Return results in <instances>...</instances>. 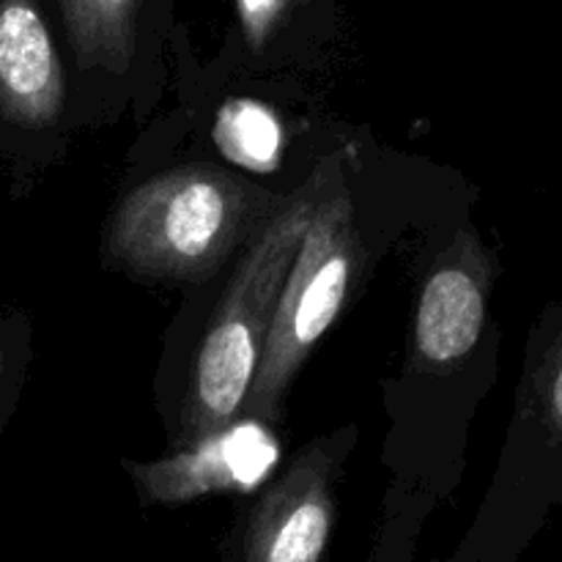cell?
<instances>
[{"instance_id": "cell-2", "label": "cell", "mask_w": 562, "mask_h": 562, "mask_svg": "<svg viewBox=\"0 0 562 562\" xmlns=\"http://www.w3.org/2000/svg\"><path fill=\"white\" fill-rule=\"evenodd\" d=\"M333 165H318L294 198L280 203L269 223L252 236L245 258L236 267L192 366L190 393L181 409L184 442L223 431L241 415L285 274L333 179Z\"/></svg>"}, {"instance_id": "cell-9", "label": "cell", "mask_w": 562, "mask_h": 562, "mask_svg": "<svg viewBox=\"0 0 562 562\" xmlns=\"http://www.w3.org/2000/svg\"><path fill=\"white\" fill-rule=\"evenodd\" d=\"M220 151L245 170L267 173L283 157V124L269 104L256 99H231L220 108L212 130Z\"/></svg>"}, {"instance_id": "cell-1", "label": "cell", "mask_w": 562, "mask_h": 562, "mask_svg": "<svg viewBox=\"0 0 562 562\" xmlns=\"http://www.w3.org/2000/svg\"><path fill=\"white\" fill-rule=\"evenodd\" d=\"M272 195L217 165L165 170L132 190L104 236L113 267L151 280H201L269 220Z\"/></svg>"}, {"instance_id": "cell-8", "label": "cell", "mask_w": 562, "mask_h": 562, "mask_svg": "<svg viewBox=\"0 0 562 562\" xmlns=\"http://www.w3.org/2000/svg\"><path fill=\"white\" fill-rule=\"evenodd\" d=\"M140 0H60L80 66L124 71L135 53Z\"/></svg>"}, {"instance_id": "cell-7", "label": "cell", "mask_w": 562, "mask_h": 562, "mask_svg": "<svg viewBox=\"0 0 562 562\" xmlns=\"http://www.w3.org/2000/svg\"><path fill=\"white\" fill-rule=\"evenodd\" d=\"M492 263L472 236H459L423 285L415 318L417 355L428 366H453L477 346L486 324Z\"/></svg>"}, {"instance_id": "cell-5", "label": "cell", "mask_w": 562, "mask_h": 562, "mask_svg": "<svg viewBox=\"0 0 562 562\" xmlns=\"http://www.w3.org/2000/svg\"><path fill=\"white\" fill-rule=\"evenodd\" d=\"M280 459L272 431L261 420L231 423L223 431L187 442V450L151 464H130L148 505H181L212 492H250Z\"/></svg>"}, {"instance_id": "cell-10", "label": "cell", "mask_w": 562, "mask_h": 562, "mask_svg": "<svg viewBox=\"0 0 562 562\" xmlns=\"http://www.w3.org/2000/svg\"><path fill=\"white\" fill-rule=\"evenodd\" d=\"M236 9L250 47L261 49L283 14L285 0H236Z\"/></svg>"}, {"instance_id": "cell-3", "label": "cell", "mask_w": 562, "mask_h": 562, "mask_svg": "<svg viewBox=\"0 0 562 562\" xmlns=\"http://www.w3.org/2000/svg\"><path fill=\"white\" fill-rule=\"evenodd\" d=\"M333 184L335 173L285 274L256 379L241 406L252 420H278L291 382L349 296L362 250L349 192L333 190Z\"/></svg>"}, {"instance_id": "cell-4", "label": "cell", "mask_w": 562, "mask_h": 562, "mask_svg": "<svg viewBox=\"0 0 562 562\" xmlns=\"http://www.w3.org/2000/svg\"><path fill=\"white\" fill-rule=\"evenodd\" d=\"M335 453L316 442L252 508L236 562H322L335 519Z\"/></svg>"}, {"instance_id": "cell-6", "label": "cell", "mask_w": 562, "mask_h": 562, "mask_svg": "<svg viewBox=\"0 0 562 562\" xmlns=\"http://www.w3.org/2000/svg\"><path fill=\"white\" fill-rule=\"evenodd\" d=\"M66 75L33 0H0V130L42 132L64 113Z\"/></svg>"}, {"instance_id": "cell-11", "label": "cell", "mask_w": 562, "mask_h": 562, "mask_svg": "<svg viewBox=\"0 0 562 562\" xmlns=\"http://www.w3.org/2000/svg\"><path fill=\"white\" fill-rule=\"evenodd\" d=\"M11 340L5 335V327L0 324V423H3L5 404H9V387H11V373H14V360H11Z\"/></svg>"}]
</instances>
